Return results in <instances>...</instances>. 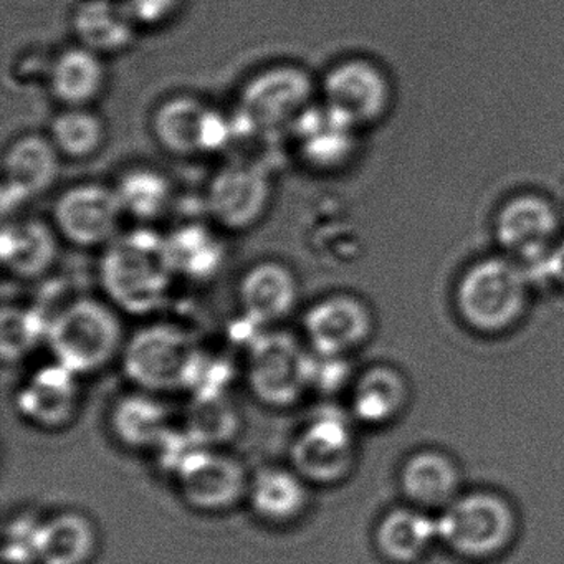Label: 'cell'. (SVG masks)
<instances>
[{
	"instance_id": "cell-14",
	"label": "cell",
	"mask_w": 564,
	"mask_h": 564,
	"mask_svg": "<svg viewBox=\"0 0 564 564\" xmlns=\"http://www.w3.org/2000/svg\"><path fill=\"white\" fill-rule=\"evenodd\" d=\"M369 306L349 293H333L308 306L303 333L312 352L323 358H345L371 336Z\"/></svg>"
},
{
	"instance_id": "cell-15",
	"label": "cell",
	"mask_w": 564,
	"mask_h": 564,
	"mask_svg": "<svg viewBox=\"0 0 564 564\" xmlns=\"http://www.w3.org/2000/svg\"><path fill=\"white\" fill-rule=\"evenodd\" d=\"M438 536L468 556H487L500 550L513 533V514L491 495H470L455 501L437 521Z\"/></svg>"
},
{
	"instance_id": "cell-23",
	"label": "cell",
	"mask_w": 564,
	"mask_h": 564,
	"mask_svg": "<svg viewBox=\"0 0 564 564\" xmlns=\"http://www.w3.org/2000/svg\"><path fill=\"white\" fill-rule=\"evenodd\" d=\"M98 546L100 534L87 513L57 511L39 524L35 564H90Z\"/></svg>"
},
{
	"instance_id": "cell-4",
	"label": "cell",
	"mask_w": 564,
	"mask_h": 564,
	"mask_svg": "<svg viewBox=\"0 0 564 564\" xmlns=\"http://www.w3.org/2000/svg\"><path fill=\"white\" fill-rule=\"evenodd\" d=\"M200 351L189 333L173 323L138 329L121 352L124 372L140 391L189 389Z\"/></svg>"
},
{
	"instance_id": "cell-30",
	"label": "cell",
	"mask_w": 564,
	"mask_h": 564,
	"mask_svg": "<svg viewBox=\"0 0 564 564\" xmlns=\"http://www.w3.org/2000/svg\"><path fill=\"white\" fill-rule=\"evenodd\" d=\"M435 536H438L437 523L409 510L391 511L378 528L379 547L399 563L421 556Z\"/></svg>"
},
{
	"instance_id": "cell-9",
	"label": "cell",
	"mask_w": 564,
	"mask_h": 564,
	"mask_svg": "<svg viewBox=\"0 0 564 564\" xmlns=\"http://www.w3.org/2000/svg\"><path fill=\"white\" fill-rule=\"evenodd\" d=\"M272 197V177L263 164L234 161L210 177L204 206L219 229L246 232L267 216Z\"/></svg>"
},
{
	"instance_id": "cell-25",
	"label": "cell",
	"mask_w": 564,
	"mask_h": 564,
	"mask_svg": "<svg viewBox=\"0 0 564 564\" xmlns=\"http://www.w3.org/2000/svg\"><path fill=\"white\" fill-rule=\"evenodd\" d=\"M147 391L124 395L111 412V427L121 444L131 448L160 451L174 434L170 409Z\"/></svg>"
},
{
	"instance_id": "cell-3",
	"label": "cell",
	"mask_w": 564,
	"mask_h": 564,
	"mask_svg": "<svg viewBox=\"0 0 564 564\" xmlns=\"http://www.w3.org/2000/svg\"><path fill=\"white\" fill-rule=\"evenodd\" d=\"M530 276L517 260L485 259L465 272L457 286L462 318L478 332L513 326L528 302Z\"/></svg>"
},
{
	"instance_id": "cell-28",
	"label": "cell",
	"mask_w": 564,
	"mask_h": 564,
	"mask_svg": "<svg viewBox=\"0 0 564 564\" xmlns=\"http://www.w3.org/2000/svg\"><path fill=\"white\" fill-rule=\"evenodd\" d=\"M115 191L124 216L144 224L163 217L173 204L170 177L151 166H134L124 171Z\"/></svg>"
},
{
	"instance_id": "cell-31",
	"label": "cell",
	"mask_w": 564,
	"mask_h": 564,
	"mask_svg": "<svg viewBox=\"0 0 564 564\" xmlns=\"http://www.w3.org/2000/svg\"><path fill=\"white\" fill-rule=\"evenodd\" d=\"M404 401V386L392 369H369L356 382L351 405L356 419L368 424H381L391 419Z\"/></svg>"
},
{
	"instance_id": "cell-19",
	"label": "cell",
	"mask_w": 564,
	"mask_h": 564,
	"mask_svg": "<svg viewBox=\"0 0 564 564\" xmlns=\"http://www.w3.org/2000/svg\"><path fill=\"white\" fill-rule=\"evenodd\" d=\"M237 300L252 325H276L295 312L300 302V282L285 263L262 260L240 276Z\"/></svg>"
},
{
	"instance_id": "cell-17",
	"label": "cell",
	"mask_w": 564,
	"mask_h": 564,
	"mask_svg": "<svg viewBox=\"0 0 564 564\" xmlns=\"http://www.w3.org/2000/svg\"><path fill=\"white\" fill-rule=\"evenodd\" d=\"M61 156L51 138L41 134H24L12 141L2 167V213L6 217L54 186L61 173Z\"/></svg>"
},
{
	"instance_id": "cell-12",
	"label": "cell",
	"mask_w": 564,
	"mask_h": 564,
	"mask_svg": "<svg viewBox=\"0 0 564 564\" xmlns=\"http://www.w3.org/2000/svg\"><path fill=\"white\" fill-rule=\"evenodd\" d=\"M123 217L115 187L98 183L68 187L54 206L58 236L82 249L107 247L120 234Z\"/></svg>"
},
{
	"instance_id": "cell-20",
	"label": "cell",
	"mask_w": 564,
	"mask_h": 564,
	"mask_svg": "<svg viewBox=\"0 0 564 564\" xmlns=\"http://www.w3.org/2000/svg\"><path fill=\"white\" fill-rule=\"evenodd\" d=\"M58 232L54 224L37 217L6 220L0 232V260L6 272L19 280H39L57 263Z\"/></svg>"
},
{
	"instance_id": "cell-21",
	"label": "cell",
	"mask_w": 564,
	"mask_h": 564,
	"mask_svg": "<svg viewBox=\"0 0 564 564\" xmlns=\"http://www.w3.org/2000/svg\"><path fill=\"white\" fill-rule=\"evenodd\" d=\"M70 24L77 44L104 58L128 51L140 31L123 0H82Z\"/></svg>"
},
{
	"instance_id": "cell-7",
	"label": "cell",
	"mask_w": 564,
	"mask_h": 564,
	"mask_svg": "<svg viewBox=\"0 0 564 564\" xmlns=\"http://www.w3.org/2000/svg\"><path fill=\"white\" fill-rule=\"evenodd\" d=\"M183 500L203 513H223L249 495L246 465L223 448L194 444L173 468Z\"/></svg>"
},
{
	"instance_id": "cell-22",
	"label": "cell",
	"mask_w": 564,
	"mask_h": 564,
	"mask_svg": "<svg viewBox=\"0 0 564 564\" xmlns=\"http://www.w3.org/2000/svg\"><path fill=\"white\" fill-rule=\"evenodd\" d=\"M250 507L269 524H290L303 517L310 503V484L290 465H267L250 478Z\"/></svg>"
},
{
	"instance_id": "cell-34",
	"label": "cell",
	"mask_w": 564,
	"mask_h": 564,
	"mask_svg": "<svg viewBox=\"0 0 564 564\" xmlns=\"http://www.w3.org/2000/svg\"><path fill=\"white\" fill-rule=\"evenodd\" d=\"M138 28H163L183 9L184 0H123Z\"/></svg>"
},
{
	"instance_id": "cell-8",
	"label": "cell",
	"mask_w": 564,
	"mask_h": 564,
	"mask_svg": "<svg viewBox=\"0 0 564 564\" xmlns=\"http://www.w3.org/2000/svg\"><path fill=\"white\" fill-rule=\"evenodd\" d=\"M151 131L166 153L191 158L223 151L236 134V124L206 101L176 95L154 108Z\"/></svg>"
},
{
	"instance_id": "cell-2",
	"label": "cell",
	"mask_w": 564,
	"mask_h": 564,
	"mask_svg": "<svg viewBox=\"0 0 564 564\" xmlns=\"http://www.w3.org/2000/svg\"><path fill=\"white\" fill-rule=\"evenodd\" d=\"M45 343L55 362L84 376L107 368L121 356L127 341L117 308L111 303L82 296L48 318Z\"/></svg>"
},
{
	"instance_id": "cell-33",
	"label": "cell",
	"mask_w": 564,
	"mask_h": 564,
	"mask_svg": "<svg viewBox=\"0 0 564 564\" xmlns=\"http://www.w3.org/2000/svg\"><path fill=\"white\" fill-rule=\"evenodd\" d=\"M48 318L37 308L4 306L0 315V352L4 361H19L47 341Z\"/></svg>"
},
{
	"instance_id": "cell-24",
	"label": "cell",
	"mask_w": 564,
	"mask_h": 564,
	"mask_svg": "<svg viewBox=\"0 0 564 564\" xmlns=\"http://www.w3.org/2000/svg\"><path fill=\"white\" fill-rule=\"evenodd\" d=\"M107 87L105 58L88 48H67L48 72L52 97L65 108H88Z\"/></svg>"
},
{
	"instance_id": "cell-16",
	"label": "cell",
	"mask_w": 564,
	"mask_h": 564,
	"mask_svg": "<svg viewBox=\"0 0 564 564\" xmlns=\"http://www.w3.org/2000/svg\"><path fill=\"white\" fill-rule=\"evenodd\" d=\"M356 131L345 118L338 117L325 105L313 104L289 133L296 156L313 173H335L355 156Z\"/></svg>"
},
{
	"instance_id": "cell-32",
	"label": "cell",
	"mask_w": 564,
	"mask_h": 564,
	"mask_svg": "<svg viewBox=\"0 0 564 564\" xmlns=\"http://www.w3.org/2000/svg\"><path fill=\"white\" fill-rule=\"evenodd\" d=\"M405 491L419 503L437 507L447 503L457 491V470L442 455L421 454L412 457L402 475Z\"/></svg>"
},
{
	"instance_id": "cell-29",
	"label": "cell",
	"mask_w": 564,
	"mask_h": 564,
	"mask_svg": "<svg viewBox=\"0 0 564 564\" xmlns=\"http://www.w3.org/2000/svg\"><path fill=\"white\" fill-rule=\"evenodd\" d=\"M52 143L62 156L84 161L94 158L107 141L104 118L90 108H65L52 121Z\"/></svg>"
},
{
	"instance_id": "cell-6",
	"label": "cell",
	"mask_w": 564,
	"mask_h": 564,
	"mask_svg": "<svg viewBox=\"0 0 564 564\" xmlns=\"http://www.w3.org/2000/svg\"><path fill=\"white\" fill-rule=\"evenodd\" d=\"M315 355L293 336L269 332L250 343L247 382L257 399L270 408H286L313 388Z\"/></svg>"
},
{
	"instance_id": "cell-27",
	"label": "cell",
	"mask_w": 564,
	"mask_h": 564,
	"mask_svg": "<svg viewBox=\"0 0 564 564\" xmlns=\"http://www.w3.org/2000/svg\"><path fill=\"white\" fill-rule=\"evenodd\" d=\"M240 414L226 392H196L184 417L183 431L203 447L223 448L239 434Z\"/></svg>"
},
{
	"instance_id": "cell-26",
	"label": "cell",
	"mask_w": 564,
	"mask_h": 564,
	"mask_svg": "<svg viewBox=\"0 0 564 564\" xmlns=\"http://www.w3.org/2000/svg\"><path fill=\"white\" fill-rule=\"evenodd\" d=\"M166 242L174 273L193 282L213 279L226 260V243L204 224H184L167 234Z\"/></svg>"
},
{
	"instance_id": "cell-10",
	"label": "cell",
	"mask_w": 564,
	"mask_h": 564,
	"mask_svg": "<svg viewBox=\"0 0 564 564\" xmlns=\"http://www.w3.org/2000/svg\"><path fill=\"white\" fill-rule=\"evenodd\" d=\"M290 457L310 485L343 480L355 462L351 421L338 409H319L293 438Z\"/></svg>"
},
{
	"instance_id": "cell-11",
	"label": "cell",
	"mask_w": 564,
	"mask_h": 564,
	"mask_svg": "<svg viewBox=\"0 0 564 564\" xmlns=\"http://www.w3.org/2000/svg\"><path fill=\"white\" fill-rule=\"evenodd\" d=\"M557 216L543 197L524 196L508 200L497 217V237L530 280H544V270L556 246Z\"/></svg>"
},
{
	"instance_id": "cell-5",
	"label": "cell",
	"mask_w": 564,
	"mask_h": 564,
	"mask_svg": "<svg viewBox=\"0 0 564 564\" xmlns=\"http://www.w3.org/2000/svg\"><path fill=\"white\" fill-rule=\"evenodd\" d=\"M315 80L299 65L263 68L243 84L237 101L236 127L252 134L289 131L313 105Z\"/></svg>"
},
{
	"instance_id": "cell-1",
	"label": "cell",
	"mask_w": 564,
	"mask_h": 564,
	"mask_svg": "<svg viewBox=\"0 0 564 564\" xmlns=\"http://www.w3.org/2000/svg\"><path fill=\"white\" fill-rule=\"evenodd\" d=\"M98 279L115 308L137 316L160 312L176 279L166 236L147 227L118 234L104 247Z\"/></svg>"
},
{
	"instance_id": "cell-13",
	"label": "cell",
	"mask_w": 564,
	"mask_h": 564,
	"mask_svg": "<svg viewBox=\"0 0 564 564\" xmlns=\"http://www.w3.org/2000/svg\"><path fill=\"white\" fill-rule=\"evenodd\" d=\"M322 104L359 130L388 113L391 85L372 62L346 58L323 77Z\"/></svg>"
},
{
	"instance_id": "cell-35",
	"label": "cell",
	"mask_w": 564,
	"mask_h": 564,
	"mask_svg": "<svg viewBox=\"0 0 564 564\" xmlns=\"http://www.w3.org/2000/svg\"><path fill=\"white\" fill-rule=\"evenodd\" d=\"M544 280H553L564 289V240L557 242L553 252L550 253L546 270H544Z\"/></svg>"
},
{
	"instance_id": "cell-18",
	"label": "cell",
	"mask_w": 564,
	"mask_h": 564,
	"mask_svg": "<svg viewBox=\"0 0 564 564\" xmlns=\"http://www.w3.org/2000/svg\"><path fill=\"white\" fill-rule=\"evenodd\" d=\"M80 376L65 366L37 369L19 389L15 405L22 417L45 431H61L80 411Z\"/></svg>"
}]
</instances>
